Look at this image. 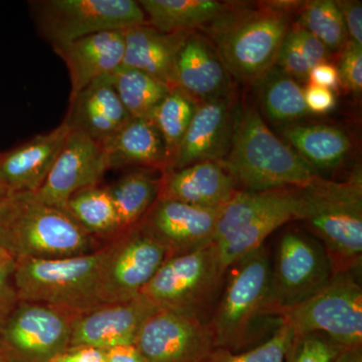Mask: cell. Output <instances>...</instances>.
Here are the masks:
<instances>
[{"label": "cell", "mask_w": 362, "mask_h": 362, "mask_svg": "<svg viewBox=\"0 0 362 362\" xmlns=\"http://www.w3.org/2000/svg\"><path fill=\"white\" fill-rule=\"evenodd\" d=\"M303 2L267 1L258 8L228 6L206 26L228 74L258 85L276 66L279 49L291 28V16Z\"/></svg>", "instance_id": "1"}, {"label": "cell", "mask_w": 362, "mask_h": 362, "mask_svg": "<svg viewBox=\"0 0 362 362\" xmlns=\"http://www.w3.org/2000/svg\"><path fill=\"white\" fill-rule=\"evenodd\" d=\"M298 218L327 252L335 273L354 271L362 258V178L326 180L317 175L297 188Z\"/></svg>", "instance_id": "2"}, {"label": "cell", "mask_w": 362, "mask_h": 362, "mask_svg": "<svg viewBox=\"0 0 362 362\" xmlns=\"http://www.w3.org/2000/svg\"><path fill=\"white\" fill-rule=\"evenodd\" d=\"M0 244L14 261L59 259L100 249L65 209L49 206L33 194H11L0 211Z\"/></svg>", "instance_id": "3"}, {"label": "cell", "mask_w": 362, "mask_h": 362, "mask_svg": "<svg viewBox=\"0 0 362 362\" xmlns=\"http://www.w3.org/2000/svg\"><path fill=\"white\" fill-rule=\"evenodd\" d=\"M220 163L244 192L301 188L319 175L287 143L272 132L254 108L240 114L232 147Z\"/></svg>", "instance_id": "4"}, {"label": "cell", "mask_w": 362, "mask_h": 362, "mask_svg": "<svg viewBox=\"0 0 362 362\" xmlns=\"http://www.w3.org/2000/svg\"><path fill=\"white\" fill-rule=\"evenodd\" d=\"M230 268L233 272L209 325L214 349L246 351L258 345L263 318H278L272 295L270 257L262 246Z\"/></svg>", "instance_id": "5"}, {"label": "cell", "mask_w": 362, "mask_h": 362, "mask_svg": "<svg viewBox=\"0 0 362 362\" xmlns=\"http://www.w3.org/2000/svg\"><path fill=\"white\" fill-rule=\"evenodd\" d=\"M106 252L107 245L80 256L16 262L18 301L49 305L75 315L101 305L98 290Z\"/></svg>", "instance_id": "6"}, {"label": "cell", "mask_w": 362, "mask_h": 362, "mask_svg": "<svg viewBox=\"0 0 362 362\" xmlns=\"http://www.w3.org/2000/svg\"><path fill=\"white\" fill-rule=\"evenodd\" d=\"M226 275L218 247L211 242L194 251L169 257L140 295L158 309L207 322L206 317Z\"/></svg>", "instance_id": "7"}, {"label": "cell", "mask_w": 362, "mask_h": 362, "mask_svg": "<svg viewBox=\"0 0 362 362\" xmlns=\"http://www.w3.org/2000/svg\"><path fill=\"white\" fill-rule=\"evenodd\" d=\"M277 317L296 337L320 333L341 347L362 346V288L354 271L338 272L325 287Z\"/></svg>", "instance_id": "8"}, {"label": "cell", "mask_w": 362, "mask_h": 362, "mask_svg": "<svg viewBox=\"0 0 362 362\" xmlns=\"http://www.w3.org/2000/svg\"><path fill=\"white\" fill-rule=\"evenodd\" d=\"M33 6L37 25L54 49L94 33L147 23L134 0H45Z\"/></svg>", "instance_id": "9"}, {"label": "cell", "mask_w": 362, "mask_h": 362, "mask_svg": "<svg viewBox=\"0 0 362 362\" xmlns=\"http://www.w3.org/2000/svg\"><path fill=\"white\" fill-rule=\"evenodd\" d=\"M168 258L166 247L141 223L121 233L107 245L98 290L100 303L140 296Z\"/></svg>", "instance_id": "10"}, {"label": "cell", "mask_w": 362, "mask_h": 362, "mask_svg": "<svg viewBox=\"0 0 362 362\" xmlns=\"http://www.w3.org/2000/svg\"><path fill=\"white\" fill-rule=\"evenodd\" d=\"M75 314L42 303L18 301L0 327L7 362H49L70 346Z\"/></svg>", "instance_id": "11"}, {"label": "cell", "mask_w": 362, "mask_h": 362, "mask_svg": "<svg viewBox=\"0 0 362 362\" xmlns=\"http://www.w3.org/2000/svg\"><path fill=\"white\" fill-rule=\"evenodd\" d=\"M334 274L329 256L319 240L299 232L285 233L272 266V295L277 312L309 299Z\"/></svg>", "instance_id": "12"}, {"label": "cell", "mask_w": 362, "mask_h": 362, "mask_svg": "<svg viewBox=\"0 0 362 362\" xmlns=\"http://www.w3.org/2000/svg\"><path fill=\"white\" fill-rule=\"evenodd\" d=\"M134 345L143 362H202L214 349L209 323L163 309L143 323Z\"/></svg>", "instance_id": "13"}, {"label": "cell", "mask_w": 362, "mask_h": 362, "mask_svg": "<svg viewBox=\"0 0 362 362\" xmlns=\"http://www.w3.org/2000/svg\"><path fill=\"white\" fill-rule=\"evenodd\" d=\"M107 170L102 144L71 130L44 185L33 194L44 204L65 209L74 194L99 185Z\"/></svg>", "instance_id": "14"}, {"label": "cell", "mask_w": 362, "mask_h": 362, "mask_svg": "<svg viewBox=\"0 0 362 362\" xmlns=\"http://www.w3.org/2000/svg\"><path fill=\"white\" fill-rule=\"evenodd\" d=\"M157 310L142 295L129 301L98 305L75 316L69 347L107 350L134 344L143 323Z\"/></svg>", "instance_id": "15"}, {"label": "cell", "mask_w": 362, "mask_h": 362, "mask_svg": "<svg viewBox=\"0 0 362 362\" xmlns=\"http://www.w3.org/2000/svg\"><path fill=\"white\" fill-rule=\"evenodd\" d=\"M235 124L230 97L197 104L175 158L164 173L199 162L223 161L232 147Z\"/></svg>", "instance_id": "16"}, {"label": "cell", "mask_w": 362, "mask_h": 362, "mask_svg": "<svg viewBox=\"0 0 362 362\" xmlns=\"http://www.w3.org/2000/svg\"><path fill=\"white\" fill-rule=\"evenodd\" d=\"M220 209L158 199L140 223L175 256L213 242Z\"/></svg>", "instance_id": "17"}, {"label": "cell", "mask_w": 362, "mask_h": 362, "mask_svg": "<svg viewBox=\"0 0 362 362\" xmlns=\"http://www.w3.org/2000/svg\"><path fill=\"white\" fill-rule=\"evenodd\" d=\"M71 129L65 123L0 153V185L9 194H35L44 185Z\"/></svg>", "instance_id": "18"}, {"label": "cell", "mask_w": 362, "mask_h": 362, "mask_svg": "<svg viewBox=\"0 0 362 362\" xmlns=\"http://www.w3.org/2000/svg\"><path fill=\"white\" fill-rule=\"evenodd\" d=\"M230 74L209 37L189 32L175 62V88L197 103L228 96Z\"/></svg>", "instance_id": "19"}, {"label": "cell", "mask_w": 362, "mask_h": 362, "mask_svg": "<svg viewBox=\"0 0 362 362\" xmlns=\"http://www.w3.org/2000/svg\"><path fill=\"white\" fill-rule=\"evenodd\" d=\"M130 118L112 85L110 75H107L70 98L63 123L102 144Z\"/></svg>", "instance_id": "20"}, {"label": "cell", "mask_w": 362, "mask_h": 362, "mask_svg": "<svg viewBox=\"0 0 362 362\" xmlns=\"http://www.w3.org/2000/svg\"><path fill=\"white\" fill-rule=\"evenodd\" d=\"M237 190L235 180L220 162L204 161L163 173L158 199L220 209Z\"/></svg>", "instance_id": "21"}, {"label": "cell", "mask_w": 362, "mask_h": 362, "mask_svg": "<svg viewBox=\"0 0 362 362\" xmlns=\"http://www.w3.org/2000/svg\"><path fill=\"white\" fill-rule=\"evenodd\" d=\"M124 49V30L94 33L54 49L70 73V98L122 65Z\"/></svg>", "instance_id": "22"}, {"label": "cell", "mask_w": 362, "mask_h": 362, "mask_svg": "<svg viewBox=\"0 0 362 362\" xmlns=\"http://www.w3.org/2000/svg\"><path fill=\"white\" fill-rule=\"evenodd\" d=\"M188 33H161L148 23L127 28L121 66L143 71L175 89L176 57Z\"/></svg>", "instance_id": "23"}, {"label": "cell", "mask_w": 362, "mask_h": 362, "mask_svg": "<svg viewBox=\"0 0 362 362\" xmlns=\"http://www.w3.org/2000/svg\"><path fill=\"white\" fill-rule=\"evenodd\" d=\"M102 147L108 169L143 166L164 173L168 165L165 144L149 119L130 118Z\"/></svg>", "instance_id": "24"}, {"label": "cell", "mask_w": 362, "mask_h": 362, "mask_svg": "<svg viewBox=\"0 0 362 362\" xmlns=\"http://www.w3.org/2000/svg\"><path fill=\"white\" fill-rule=\"evenodd\" d=\"M282 136L317 173L318 169L337 168L351 149L349 136L334 126L289 124L283 128Z\"/></svg>", "instance_id": "25"}, {"label": "cell", "mask_w": 362, "mask_h": 362, "mask_svg": "<svg viewBox=\"0 0 362 362\" xmlns=\"http://www.w3.org/2000/svg\"><path fill=\"white\" fill-rule=\"evenodd\" d=\"M147 23L161 33L194 32L216 21L228 4L216 0H141Z\"/></svg>", "instance_id": "26"}, {"label": "cell", "mask_w": 362, "mask_h": 362, "mask_svg": "<svg viewBox=\"0 0 362 362\" xmlns=\"http://www.w3.org/2000/svg\"><path fill=\"white\" fill-rule=\"evenodd\" d=\"M297 218L298 195L297 188H294L284 202L252 221L225 242L216 245L221 266L228 272L233 264L264 246V242L272 233Z\"/></svg>", "instance_id": "27"}, {"label": "cell", "mask_w": 362, "mask_h": 362, "mask_svg": "<svg viewBox=\"0 0 362 362\" xmlns=\"http://www.w3.org/2000/svg\"><path fill=\"white\" fill-rule=\"evenodd\" d=\"M161 178L149 171L136 170L108 187L123 233L138 225L160 194Z\"/></svg>", "instance_id": "28"}, {"label": "cell", "mask_w": 362, "mask_h": 362, "mask_svg": "<svg viewBox=\"0 0 362 362\" xmlns=\"http://www.w3.org/2000/svg\"><path fill=\"white\" fill-rule=\"evenodd\" d=\"M65 211L97 240H113L123 233L108 187L80 190L66 202Z\"/></svg>", "instance_id": "29"}, {"label": "cell", "mask_w": 362, "mask_h": 362, "mask_svg": "<svg viewBox=\"0 0 362 362\" xmlns=\"http://www.w3.org/2000/svg\"><path fill=\"white\" fill-rule=\"evenodd\" d=\"M291 192L292 189L288 188L265 192L237 190L221 207L213 242L216 245L225 242L252 221L284 202Z\"/></svg>", "instance_id": "30"}, {"label": "cell", "mask_w": 362, "mask_h": 362, "mask_svg": "<svg viewBox=\"0 0 362 362\" xmlns=\"http://www.w3.org/2000/svg\"><path fill=\"white\" fill-rule=\"evenodd\" d=\"M258 85L264 113L272 122L293 124L308 115L303 88L277 66Z\"/></svg>", "instance_id": "31"}, {"label": "cell", "mask_w": 362, "mask_h": 362, "mask_svg": "<svg viewBox=\"0 0 362 362\" xmlns=\"http://www.w3.org/2000/svg\"><path fill=\"white\" fill-rule=\"evenodd\" d=\"M112 85L131 118L149 119L173 88L147 74L120 66L110 74Z\"/></svg>", "instance_id": "32"}, {"label": "cell", "mask_w": 362, "mask_h": 362, "mask_svg": "<svg viewBox=\"0 0 362 362\" xmlns=\"http://www.w3.org/2000/svg\"><path fill=\"white\" fill-rule=\"evenodd\" d=\"M197 102L188 96L182 90L175 88L158 105L149 120L156 125L165 144L168 165L164 173L168 171L171 162L175 158L190 121L197 109Z\"/></svg>", "instance_id": "33"}, {"label": "cell", "mask_w": 362, "mask_h": 362, "mask_svg": "<svg viewBox=\"0 0 362 362\" xmlns=\"http://www.w3.org/2000/svg\"><path fill=\"white\" fill-rule=\"evenodd\" d=\"M298 23L330 52L341 49L349 40L341 13L333 0L303 2Z\"/></svg>", "instance_id": "34"}, {"label": "cell", "mask_w": 362, "mask_h": 362, "mask_svg": "<svg viewBox=\"0 0 362 362\" xmlns=\"http://www.w3.org/2000/svg\"><path fill=\"white\" fill-rule=\"evenodd\" d=\"M295 337L290 326L282 323L266 341L251 349L233 352L214 349L202 362H284Z\"/></svg>", "instance_id": "35"}, {"label": "cell", "mask_w": 362, "mask_h": 362, "mask_svg": "<svg viewBox=\"0 0 362 362\" xmlns=\"http://www.w3.org/2000/svg\"><path fill=\"white\" fill-rule=\"evenodd\" d=\"M342 349L320 333L300 335L295 337L284 362H333Z\"/></svg>", "instance_id": "36"}, {"label": "cell", "mask_w": 362, "mask_h": 362, "mask_svg": "<svg viewBox=\"0 0 362 362\" xmlns=\"http://www.w3.org/2000/svg\"><path fill=\"white\" fill-rule=\"evenodd\" d=\"M340 82L354 94L362 90V45L349 42L342 47L337 69Z\"/></svg>", "instance_id": "37"}, {"label": "cell", "mask_w": 362, "mask_h": 362, "mask_svg": "<svg viewBox=\"0 0 362 362\" xmlns=\"http://www.w3.org/2000/svg\"><path fill=\"white\" fill-rule=\"evenodd\" d=\"M290 33H292L295 42L312 68H315L322 63H327L330 57L329 49L308 30H305L303 26L296 23L290 28Z\"/></svg>", "instance_id": "38"}, {"label": "cell", "mask_w": 362, "mask_h": 362, "mask_svg": "<svg viewBox=\"0 0 362 362\" xmlns=\"http://www.w3.org/2000/svg\"><path fill=\"white\" fill-rule=\"evenodd\" d=\"M14 268L16 264L0 267V327L18 303L13 282Z\"/></svg>", "instance_id": "39"}, {"label": "cell", "mask_w": 362, "mask_h": 362, "mask_svg": "<svg viewBox=\"0 0 362 362\" xmlns=\"http://www.w3.org/2000/svg\"><path fill=\"white\" fill-rule=\"evenodd\" d=\"M343 21L349 40L362 45V4L358 0H337L335 1Z\"/></svg>", "instance_id": "40"}, {"label": "cell", "mask_w": 362, "mask_h": 362, "mask_svg": "<svg viewBox=\"0 0 362 362\" xmlns=\"http://www.w3.org/2000/svg\"><path fill=\"white\" fill-rule=\"evenodd\" d=\"M305 103L309 113L325 114L337 104L332 90L310 85L304 89Z\"/></svg>", "instance_id": "41"}, {"label": "cell", "mask_w": 362, "mask_h": 362, "mask_svg": "<svg viewBox=\"0 0 362 362\" xmlns=\"http://www.w3.org/2000/svg\"><path fill=\"white\" fill-rule=\"evenodd\" d=\"M106 350L90 346L69 347L49 362H105Z\"/></svg>", "instance_id": "42"}, {"label": "cell", "mask_w": 362, "mask_h": 362, "mask_svg": "<svg viewBox=\"0 0 362 362\" xmlns=\"http://www.w3.org/2000/svg\"><path fill=\"white\" fill-rule=\"evenodd\" d=\"M308 81H310V85L332 90L339 85V74L334 66L322 63L312 69Z\"/></svg>", "instance_id": "43"}, {"label": "cell", "mask_w": 362, "mask_h": 362, "mask_svg": "<svg viewBox=\"0 0 362 362\" xmlns=\"http://www.w3.org/2000/svg\"><path fill=\"white\" fill-rule=\"evenodd\" d=\"M105 362H143L134 344L120 345L106 350Z\"/></svg>", "instance_id": "44"}, {"label": "cell", "mask_w": 362, "mask_h": 362, "mask_svg": "<svg viewBox=\"0 0 362 362\" xmlns=\"http://www.w3.org/2000/svg\"><path fill=\"white\" fill-rule=\"evenodd\" d=\"M333 362H362V346L343 347Z\"/></svg>", "instance_id": "45"}, {"label": "cell", "mask_w": 362, "mask_h": 362, "mask_svg": "<svg viewBox=\"0 0 362 362\" xmlns=\"http://www.w3.org/2000/svg\"><path fill=\"white\" fill-rule=\"evenodd\" d=\"M16 264V261L9 252L0 244V267L11 266Z\"/></svg>", "instance_id": "46"}, {"label": "cell", "mask_w": 362, "mask_h": 362, "mask_svg": "<svg viewBox=\"0 0 362 362\" xmlns=\"http://www.w3.org/2000/svg\"><path fill=\"white\" fill-rule=\"evenodd\" d=\"M9 197H11V194L0 185V211H1L2 206H4Z\"/></svg>", "instance_id": "47"}, {"label": "cell", "mask_w": 362, "mask_h": 362, "mask_svg": "<svg viewBox=\"0 0 362 362\" xmlns=\"http://www.w3.org/2000/svg\"><path fill=\"white\" fill-rule=\"evenodd\" d=\"M0 362H7L6 357H4L1 351H0Z\"/></svg>", "instance_id": "48"}]
</instances>
